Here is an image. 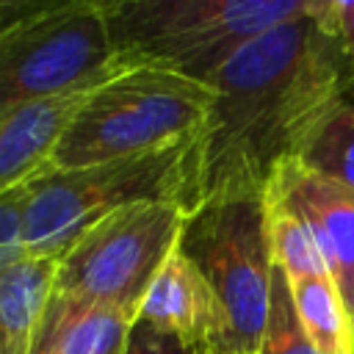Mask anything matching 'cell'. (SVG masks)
Returning a JSON list of instances; mask_svg holds the SVG:
<instances>
[{
	"label": "cell",
	"mask_w": 354,
	"mask_h": 354,
	"mask_svg": "<svg viewBox=\"0 0 354 354\" xmlns=\"http://www.w3.org/2000/svg\"><path fill=\"white\" fill-rule=\"evenodd\" d=\"M207 86L216 102L196 133L194 207L210 196L263 194L354 86L332 0H310L296 19L249 39Z\"/></svg>",
	"instance_id": "6da1fadb"
},
{
	"label": "cell",
	"mask_w": 354,
	"mask_h": 354,
	"mask_svg": "<svg viewBox=\"0 0 354 354\" xmlns=\"http://www.w3.org/2000/svg\"><path fill=\"white\" fill-rule=\"evenodd\" d=\"M194 183L196 136L94 166H44L28 180L25 249L58 260L86 230L133 205L177 202L191 213Z\"/></svg>",
	"instance_id": "7a4b0ae2"
},
{
	"label": "cell",
	"mask_w": 354,
	"mask_h": 354,
	"mask_svg": "<svg viewBox=\"0 0 354 354\" xmlns=\"http://www.w3.org/2000/svg\"><path fill=\"white\" fill-rule=\"evenodd\" d=\"M310 0H111L105 22L124 69L155 66L207 83L249 39L296 19Z\"/></svg>",
	"instance_id": "3957f363"
},
{
	"label": "cell",
	"mask_w": 354,
	"mask_h": 354,
	"mask_svg": "<svg viewBox=\"0 0 354 354\" xmlns=\"http://www.w3.org/2000/svg\"><path fill=\"white\" fill-rule=\"evenodd\" d=\"M216 91L180 72L136 66L94 86L58 138L47 169H80L196 136Z\"/></svg>",
	"instance_id": "277c9868"
},
{
	"label": "cell",
	"mask_w": 354,
	"mask_h": 354,
	"mask_svg": "<svg viewBox=\"0 0 354 354\" xmlns=\"http://www.w3.org/2000/svg\"><path fill=\"white\" fill-rule=\"evenodd\" d=\"M177 246L218 299L224 321L218 346L232 354H257L274 271L266 191L205 199L183 218Z\"/></svg>",
	"instance_id": "5b68a950"
},
{
	"label": "cell",
	"mask_w": 354,
	"mask_h": 354,
	"mask_svg": "<svg viewBox=\"0 0 354 354\" xmlns=\"http://www.w3.org/2000/svg\"><path fill=\"white\" fill-rule=\"evenodd\" d=\"M127 72L111 47L105 3L30 8L0 30V113L83 91Z\"/></svg>",
	"instance_id": "8992f818"
},
{
	"label": "cell",
	"mask_w": 354,
	"mask_h": 354,
	"mask_svg": "<svg viewBox=\"0 0 354 354\" xmlns=\"http://www.w3.org/2000/svg\"><path fill=\"white\" fill-rule=\"evenodd\" d=\"M185 210L177 202L124 207L86 230L61 257L47 310L116 304L138 315L144 293L177 246Z\"/></svg>",
	"instance_id": "52a82bcc"
},
{
	"label": "cell",
	"mask_w": 354,
	"mask_h": 354,
	"mask_svg": "<svg viewBox=\"0 0 354 354\" xmlns=\"http://www.w3.org/2000/svg\"><path fill=\"white\" fill-rule=\"evenodd\" d=\"M266 196L299 213L315 232L332 279L354 321V191L285 160L266 185Z\"/></svg>",
	"instance_id": "ba28073f"
},
{
	"label": "cell",
	"mask_w": 354,
	"mask_h": 354,
	"mask_svg": "<svg viewBox=\"0 0 354 354\" xmlns=\"http://www.w3.org/2000/svg\"><path fill=\"white\" fill-rule=\"evenodd\" d=\"M138 321H147L194 348H205L210 343L218 346L224 332L218 299L210 282L180 246H174L155 271L144 293Z\"/></svg>",
	"instance_id": "9c48e42d"
},
{
	"label": "cell",
	"mask_w": 354,
	"mask_h": 354,
	"mask_svg": "<svg viewBox=\"0 0 354 354\" xmlns=\"http://www.w3.org/2000/svg\"><path fill=\"white\" fill-rule=\"evenodd\" d=\"M88 91H69L0 113V194L28 183L50 163L58 138Z\"/></svg>",
	"instance_id": "30bf717a"
},
{
	"label": "cell",
	"mask_w": 354,
	"mask_h": 354,
	"mask_svg": "<svg viewBox=\"0 0 354 354\" xmlns=\"http://www.w3.org/2000/svg\"><path fill=\"white\" fill-rule=\"evenodd\" d=\"M58 260L28 254L0 274V354H33Z\"/></svg>",
	"instance_id": "8fae6325"
},
{
	"label": "cell",
	"mask_w": 354,
	"mask_h": 354,
	"mask_svg": "<svg viewBox=\"0 0 354 354\" xmlns=\"http://www.w3.org/2000/svg\"><path fill=\"white\" fill-rule=\"evenodd\" d=\"M138 315L116 304H83L47 310L36 348L55 346L61 354H124Z\"/></svg>",
	"instance_id": "7c38bea8"
},
{
	"label": "cell",
	"mask_w": 354,
	"mask_h": 354,
	"mask_svg": "<svg viewBox=\"0 0 354 354\" xmlns=\"http://www.w3.org/2000/svg\"><path fill=\"white\" fill-rule=\"evenodd\" d=\"M288 279V277H285ZM299 324L321 354H354V321L332 277L288 279Z\"/></svg>",
	"instance_id": "4fadbf2b"
},
{
	"label": "cell",
	"mask_w": 354,
	"mask_h": 354,
	"mask_svg": "<svg viewBox=\"0 0 354 354\" xmlns=\"http://www.w3.org/2000/svg\"><path fill=\"white\" fill-rule=\"evenodd\" d=\"M296 160L304 169L354 191V86L313 127Z\"/></svg>",
	"instance_id": "5bb4252c"
},
{
	"label": "cell",
	"mask_w": 354,
	"mask_h": 354,
	"mask_svg": "<svg viewBox=\"0 0 354 354\" xmlns=\"http://www.w3.org/2000/svg\"><path fill=\"white\" fill-rule=\"evenodd\" d=\"M268 205V238L274 263L282 268L288 279H307V277H332L329 263L321 252V243L310 224L293 213L290 207L266 196Z\"/></svg>",
	"instance_id": "9a60e30c"
},
{
	"label": "cell",
	"mask_w": 354,
	"mask_h": 354,
	"mask_svg": "<svg viewBox=\"0 0 354 354\" xmlns=\"http://www.w3.org/2000/svg\"><path fill=\"white\" fill-rule=\"evenodd\" d=\"M257 354H321L310 343V337L304 335V329L299 324L288 279H285V274L277 263H274V271H271L268 318H266V332H263Z\"/></svg>",
	"instance_id": "2e32d148"
},
{
	"label": "cell",
	"mask_w": 354,
	"mask_h": 354,
	"mask_svg": "<svg viewBox=\"0 0 354 354\" xmlns=\"http://www.w3.org/2000/svg\"><path fill=\"white\" fill-rule=\"evenodd\" d=\"M25 205H28V183L0 194V274L28 257Z\"/></svg>",
	"instance_id": "e0dca14e"
},
{
	"label": "cell",
	"mask_w": 354,
	"mask_h": 354,
	"mask_svg": "<svg viewBox=\"0 0 354 354\" xmlns=\"http://www.w3.org/2000/svg\"><path fill=\"white\" fill-rule=\"evenodd\" d=\"M202 348L185 346L183 340H177L174 335H166L155 326H149L147 321H136L127 337V348L124 354H199Z\"/></svg>",
	"instance_id": "ac0fdd59"
},
{
	"label": "cell",
	"mask_w": 354,
	"mask_h": 354,
	"mask_svg": "<svg viewBox=\"0 0 354 354\" xmlns=\"http://www.w3.org/2000/svg\"><path fill=\"white\" fill-rule=\"evenodd\" d=\"M199 354H232V351H227V348H221V346H216V343H210V346H205Z\"/></svg>",
	"instance_id": "d6986e66"
},
{
	"label": "cell",
	"mask_w": 354,
	"mask_h": 354,
	"mask_svg": "<svg viewBox=\"0 0 354 354\" xmlns=\"http://www.w3.org/2000/svg\"><path fill=\"white\" fill-rule=\"evenodd\" d=\"M8 11H11V8H8L6 3H0V30H3V28H6V22H8Z\"/></svg>",
	"instance_id": "ffe728a7"
},
{
	"label": "cell",
	"mask_w": 354,
	"mask_h": 354,
	"mask_svg": "<svg viewBox=\"0 0 354 354\" xmlns=\"http://www.w3.org/2000/svg\"><path fill=\"white\" fill-rule=\"evenodd\" d=\"M33 354H61V351H58L55 346H44V348H36Z\"/></svg>",
	"instance_id": "44dd1931"
}]
</instances>
